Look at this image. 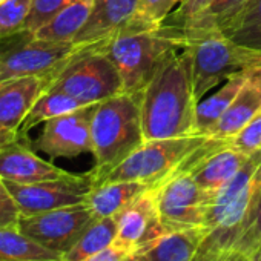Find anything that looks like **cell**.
<instances>
[{
  "instance_id": "20",
  "label": "cell",
  "mask_w": 261,
  "mask_h": 261,
  "mask_svg": "<svg viewBox=\"0 0 261 261\" xmlns=\"http://www.w3.org/2000/svg\"><path fill=\"white\" fill-rule=\"evenodd\" d=\"M246 83V74H238L227 79L221 86L204 95L195 106V120H194V136H207L211 129L218 123L223 114L227 111L230 103L237 98L241 88Z\"/></svg>"
},
{
  "instance_id": "11",
  "label": "cell",
  "mask_w": 261,
  "mask_h": 261,
  "mask_svg": "<svg viewBox=\"0 0 261 261\" xmlns=\"http://www.w3.org/2000/svg\"><path fill=\"white\" fill-rule=\"evenodd\" d=\"M5 183L16 198L22 217L85 203L92 189L89 172L82 175L69 172L68 175L56 180L31 185H19L7 180Z\"/></svg>"
},
{
  "instance_id": "5",
  "label": "cell",
  "mask_w": 261,
  "mask_h": 261,
  "mask_svg": "<svg viewBox=\"0 0 261 261\" xmlns=\"http://www.w3.org/2000/svg\"><path fill=\"white\" fill-rule=\"evenodd\" d=\"M192 56V82L197 101L227 79L261 66V51L241 46L220 31H211L186 42Z\"/></svg>"
},
{
  "instance_id": "24",
  "label": "cell",
  "mask_w": 261,
  "mask_h": 261,
  "mask_svg": "<svg viewBox=\"0 0 261 261\" xmlns=\"http://www.w3.org/2000/svg\"><path fill=\"white\" fill-rule=\"evenodd\" d=\"M85 106H89V105H85L83 101H80V100H77V98H74L65 92L46 91L39 97V100L36 101V105L33 106V109L27 115L23 123L20 124L19 137L28 139V133L37 124H42L51 118L74 112V111L82 109Z\"/></svg>"
},
{
  "instance_id": "2",
  "label": "cell",
  "mask_w": 261,
  "mask_h": 261,
  "mask_svg": "<svg viewBox=\"0 0 261 261\" xmlns=\"http://www.w3.org/2000/svg\"><path fill=\"white\" fill-rule=\"evenodd\" d=\"M142 94H120L97 103L92 121V186L145 143L140 111Z\"/></svg>"
},
{
  "instance_id": "28",
  "label": "cell",
  "mask_w": 261,
  "mask_h": 261,
  "mask_svg": "<svg viewBox=\"0 0 261 261\" xmlns=\"http://www.w3.org/2000/svg\"><path fill=\"white\" fill-rule=\"evenodd\" d=\"M181 0H139L134 16L120 33H142L160 30ZM118 33V34H120Z\"/></svg>"
},
{
  "instance_id": "22",
  "label": "cell",
  "mask_w": 261,
  "mask_h": 261,
  "mask_svg": "<svg viewBox=\"0 0 261 261\" xmlns=\"http://www.w3.org/2000/svg\"><path fill=\"white\" fill-rule=\"evenodd\" d=\"M92 4L94 0H75L36 31L34 37L49 42H74L91 14Z\"/></svg>"
},
{
  "instance_id": "27",
  "label": "cell",
  "mask_w": 261,
  "mask_h": 261,
  "mask_svg": "<svg viewBox=\"0 0 261 261\" xmlns=\"http://www.w3.org/2000/svg\"><path fill=\"white\" fill-rule=\"evenodd\" d=\"M247 4V0H212L211 5L195 17L183 31L185 39L197 37L211 31H221L223 27Z\"/></svg>"
},
{
  "instance_id": "13",
  "label": "cell",
  "mask_w": 261,
  "mask_h": 261,
  "mask_svg": "<svg viewBox=\"0 0 261 261\" xmlns=\"http://www.w3.org/2000/svg\"><path fill=\"white\" fill-rule=\"evenodd\" d=\"M247 159L249 155L227 146L226 140L207 137L175 171L189 172L204 191L215 194L243 168Z\"/></svg>"
},
{
  "instance_id": "40",
  "label": "cell",
  "mask_w": 261,
  "mask_h": 261,
  "mask_svg": "<svg viewBox=\"0 0 261 261\" xmlns=\"http://www.w3.org/2000/svg\"><path fill=\"white\" fill-rule=\"evenodd\" d=\"M4 2H5V0H0V5H2V4H4Z\"/></svg>"
},
{
  "instance_id": "9",
  "label": "cell",
  "mask_w": 261,
  "mask_h": 261,
  "mask_svg": "<svg viewBox=\"0 0 261 261\" xmlns=\"http://www.w3.org/2000/svg\"><path fill=\"white\" fill-rule=\"evenodd\" d=\"M74 42H49L34 36L0 54V82L16 77H54L80 51Z\"/></svg>"
},
{
  "instance_id": "6",
  "label": "cell",
  "mask_w": 261,
  "mask_h": 261,
  "mask_svg": "<svg viewBox=\"0 0 261 261\" xmlns=\"http://www.w3.org/2000/svg\"><path fill=\"white\" fill-rule=\"evenodd\" d=\"M103 43L85 45L54 77L46 91L65 92L85 105L100 103L124 92L121 77L100 51ZM45 91V92H46Z\"/></svg>"
},
{
  "instance_id": "15",
  "label": "cell",
  "mask_w": 261,
  "mask_h": 261,
  "mask_svg": "<svg viewBox=\"0 0 261 261\" xmlns=\"http://www.w3.org/2000/svg\"><path fill=\"white\" fill-rule=\"evenodd\" d=\"M69 172L40 159L30 139H17L0 151V178L19 185L56 180Z\"/></svg>"
},
{
  "instance_id": "31",
  "label": "cell",
  "mask_w": 261,
  "mask_h": 261,
  "mask_svg": "<svg viewBox=\"0 0 261 261\" xmlns=\"http://www.w3.org/2000/svg\"><path fill=\"white\" fill-rule=\"evenodd\" d=\"M72 2H75V0H33L23 30L31 33L39 31L56 14H59L63 8H66Z\"/></svg>"
},
{
  "instance_id": "19",
  "label": "cell",
  "mask_w": 261,
  "mask_h": 261,
  "mask_svg": "<svg viewBox=\"0 0 261 261\" xmlns=\"http://www.w3.org/2000/svg\"><path fill=\"white\" fill-rule=\"evenodd\" d=\"M151 185L142 181H109L94 186L86 198V204L91 207L97 218L115 217L129 203H133L143 192L151 189Z\"/></svg>"
},
{
  "instance_id": "8",
  "label": "cell",
  "mask_w": 261,
  "mask_h": 261,
  "mask_svg": "<svg viewBox=\"0 0 261 261\" xmlns=\"http://www.w3.org/2000/svg\"><path fill=\"white\" fill-rule=\"evenodd\" d=\"M159 217L168 232L203 227L212 194L204 191L189 172L174 171L152 186Z\"/></svg>"
},
{
  "instance_id": "3",
  "label": "cell",
  "mask_w": 261,
  "mask_h": 261,
  "mask_svg": "<svg viewBox=\"0 0 261 261\" xmlns=\"http://www.w3.org/2000/svg\"><path fill=\"white\" fill-rule=\"evenodd\" d=\"M186 46L183 31L162 27L154 31L120 33L100 51L117 68L126 94H142L162 66Z\"/></svg>"
},
{
  "instance_id": "7",
  "label": "cell",
  "mask_w": 261,
  "mask_h": 261,
  "mask_svg": "<svg viewBox=\"0 0 261 261\" xmlns=\"http://www.w3.org/2000/svg\"><path fill=\"white\" fill-rule=\"evenodd\" d=\"M206 139L207 136H186L177 139L146 140L121 163L103 175L94 186L109 181H142L155 186L172 174Z\"/></svg>"
},
{
  "instance_id": "35",
  "label": "cell",
  "mask_w": 261,
  "mask_h": 261,
  "mask_svg": "<svg viewBox=\"0 0 261 261\" xmlns=\"http://www.w3.org/2000/svg\"><path fill=\"white\" fill-rule=\"evenodd\" d=\"M192 261H252V256L240 249L200 247Z\"/></svg>"
},
{
  "instance_id": "16",
  "label": "cell",
  "mask_w": 261,
  "mask_h": 261,
  "mask_svg": "<svg viewBox=\"0 0 261 261\" xmlns=\"http://www.w3.org/2000/svg\"><path fill=\"white\" fill-rule=\"evenodd\" d=\"M49 85L51 79L40 75L0 82V123L19 133L20 124Z\"/></svg>"
},
{
  "instance_id": "32",
  "label": "cell",
  "mask_w": 261,
  "mask_h": 261,
  "mask_svg": "<svg viewBox=\"0 0 261 261\" xmlns=\"http://www.w3.org/2000/svg\"><path fill=\"white\" fill-rule=\"evenodd\" d=\"M227 146L252 155L261 151V111L240 130L232 139L227 140Z\"/></svg>"
},
{
  "instance_id": "34",
  "label": "cell",
  "mask_w": 261,
  "mask_h": 261,
  "mask_svg": "<svg viewBox=\"0 0 261 261\" xmlns=\"http://www.w3.org/2000/svg\"><path fill=\"white\" fill-rule=\"evenodd\" d=\"M22 218L20 207L10 192L4 178H0V227L19 229V221Z\"/></svg>"
},
{
  "instance_id": "14",
  "label": "cell",
  "mask_w": 261,
  "mask_h": 261,
  "mask_svg": "<svg viewBox=\"0 0 261 261\" xmlns=\"http://www.w3.org/2000/svg\"><path fill=\"white\" fill-rule=\"evenodd\" d=\"M117 217V238L115 243L124 247L129 253H134L165 233H168L163 226L154 200L152 188L129 203Z\"/></svg>"
},
{
  "instance_id": "39",
  "label": "cell",
  "mask_w": 261,
  "mask_h": 261,
  "mask_svg": "<svg viewBox=\"0 0 261 261\" xmlns=\"http://www.w3.org/2000/svg\"><path fill=\"white\" fill-rule=\"evenodd\" d=\"M252 261H261V250H258L252 255Z\"/></svg>"
},
{
  "instance_id": "25",
  "label": "cell",
  "mask_w": 261,
  "mask_h": 261,
  "mask_svg": "<svg viewBox=\"0 0 261 261\" xmlns=\"http://www.w3.org/2000/svg\"><path fill=\"white\" fill-rule=\"evenodd\" d=\"M220 33L241 46L261 51V0H247Z\"/></svg>"
},
{
  "instance_id": "12",
  "label": "cell",
  "mask_w": 261,
  "mask_h": 261,
  "mask_svg": "<svg viewBox=\"0 0 261 261\" xmlns=\"http://www.w3.org/2000/svg\"><path fill=\"white\" fill-rule=\"evenodd\" d=\"M95 106L97 103L45 121L42 134L31 142V148L46 154L51 160L91 154V121Z\"/></svg>"
},
{
  "instance_id": "10",
  "label": "cell",
  "mask_w": 261,
  "mask_h": 261,
  "mask_svg": "<svg viewBox=\"0 0 261 261\" xmlns=\"http://www.w3.org/2000/svg\"><path fill=\"white\" fill-rule=\"evenodd\" d=\"M97 217L86 203L22 217L19 230L43 247L65 255Z\"/></svg>"
},
{
  "instance_id": "33",
  "label": "cell",
  "mask_w": 261,
  "mask_h": 261,
  "mask_svg": "<svg viewBox=\"0 0 261 261\" xmlns=\"http://www.w3.org/2000/svg\"><path fill=\"white\" fill-rule=\"evenodd\" d=\"M212 0H181L180 5L171 13V16L165 20L162 27L185 30L195 17H198L209 5Z\"/></svg>"
},
{
  "instance_id": "21",
  "label": "cell",
  "mask_w": 261,
  "mask_h": 261,
  "mask_svg": "<svg viewBox=\"0 0 261 261\" xmlns=\"http://www.w3.org/2000/svg\"><path fill=\"white\" fill-rule=\"evenodd\" d=\"M261 111V94L256 92L247 82L241 88L237 98L230 103L227 111L211 129L207 137L215 140H229Z\"/></svg>"
},
{
  "instance_id": "26",
  "label": "cell",
  "mask_w": 261,
  "mask_h": 261,
  "mask_svg": "<svg viewBox=\"0 0 261 261\" xmlns=\"http://www.w3.org/2000/svg\"><path fill=\"white\" fill-rule=\"evenodd\" d=\"M117 238V217L95 218L80 240L63 255V261H85L91 255L114 244Z\"/></svg>"
},
{
  "instance_id": "18",
  "label": "cell",
  "mask_w": 261,
  "mask_h": 261,
  "mask_svg": "<svg viewBox=\"0 0 261 261\" xmlns=\"http://www.w3.org/2000/svg\"><path fill=\"white\" fill-rule=\"evenodd\" d=\"M204 237V227L168 232L149 246L129 253L126 261H192Z\"/></svg>"
},
{
  "instance_id": "1",
  "label": "cell",
  "mask_w": 261,
  "mask_h": 261,
  "mask_svg": "<svg viewBox=\"0 0 261 261\" xmlns=\"http://www.w3.org/2000/svg\"><path fill=\"white\" fill-rule=\"evenodd\" d=\"M197 98L188 46L174 54L142 92V127L146 140L194 136Z\"/></svg>"
},
{
  "instance_id": "37",
  "label": "cell",
  "mask_w": 261,
  "mask_h": 261,
  "mask_svg": "<svg viewBox=\"0 0 261 261\" xmlns=\"http://www.w3.org/2000/svg\"><path fill=\"white\" fill-rule=\"evenodd\" d=\"M17 139H20V137H19V133L8 129L7 126H4L2 123H0V151H2L7 145L16 142Z\"/></svg>"
},
{
  "instance_id": "29",
  "label": "cell",
  "mask_w": 261,
  "mask_h": 261,
  "mask_svg": "<svg viewBox=\"0 0 261 261\" xmlns=\"http://www.w3.org/2000/svg\"><path fill=\"white\" fill-rule=\"evenodd\" d=\"M233 249H240L249 253L250 256L255 252L261 250V165L258 168V181L252 198V204Z\"/></svg>"
},
{
  "instance_id": "23",
  "label": "cell",
  "mask_w": 261,
  "mask_h": 261,
  "mask_svg": "<svg viewBox=\"0 0 261 261\" xmlns=\"http://www.w3.org/2000/svg\"><path fill=\"white\" fill-rule=\"evenodd\" d=\"M0 261H63V255L43 247L19 229L0 227Z\"/></svg>"
},
{
  "instance_id": "30",
  "label": "cell",
  "mask_w": 261,
  "mask_h": 261,
  "mask_svg": "<svg viewBox=\"0 0 261 261\" xmlns=\"http://www.w3.org/2000/svg\"><path fill=\"white\" fill-rule=\"evenodd\" d=\"M33 0H5L0 5V37L13 36L25 28Z\"/></svg>"
},
{
  "instance_id": "36",
  "label": "cell",
  "mask_w": 261,
  "mask_h": 261,
  "mask_svg": "<svg viewBox=\"0 0 261 261\" xmlns=\"http://www.w3.org/2000/svg\"><path fill=\"white\" fill-rule=\"evenodd\" d=\"M127 255H129V252L124 247L114 243V244L108 246L106 249L91 255L85 261H126Z\"/></svg>"
},
{
  "instance_id": "38",
  "label": "cell",
  "mask_w": 261,
  "mask_h": 261,
  "mask_svg": "<svg viewBox=\"0 0 261 261\" xmlns=\"http://www.w3.org/2000/svg\"><path fill=\"white\" fill-rule=\"evenodd\" d=\"M246 82L261 94V66H256L246 72Z\"/></svg>"
},
{
  "instance_id": "4",
  "label": "cell",
  "mask_w": 261,
  "mask_h": 261,
  "mask_svg": "<svg viewBox=\"0 0 261 261\" xmlns=\"http://www.w3.org/2000/svg\"><path fill=\"white\" fill-rule=\"evenodd\" d=\"M261 151L249 155L243 168L215 194L207 209L201 247L233 249L252 204L258 181Z\"/></svg>"
},
{
  "instance_id": "17",
  "label": "cell",
  "mask_w": 261,
  "mask_h": 261,
  "mask_svg": "<svg viewBox=\"0 0 261 261\" xmlns=\"http://www.w3.org/2000/svg\"><path fill=\"white\" fill-rule=\"evenodd\" d=\"M139 0H94L91 14L75 36L77 46L103 43L118 34L134 16Z\"/></svg>"
}]
</instances>
